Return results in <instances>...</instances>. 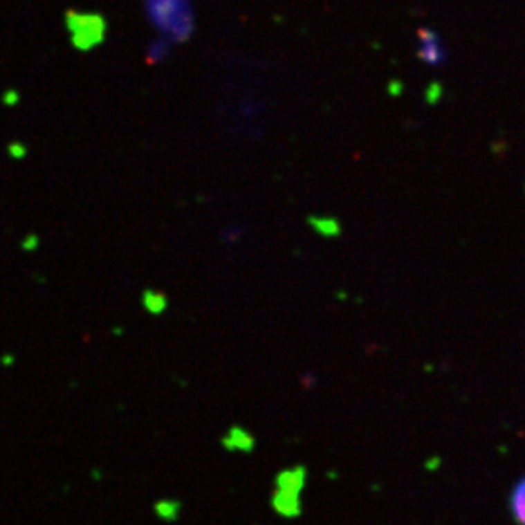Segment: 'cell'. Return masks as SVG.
I'll list each match as a JSON object with an SVG mask.
<instances>
[{
  "mask_svg": "<svg viewBox=\"0 0 525 525\" xmlns=\"http://www.w3.org/2000/svg\"><path fill=\"white\" fill-rule=\"evenodd\" d=\"M439 98H442V87H440L439 84H432L427 91V101L435 102Z\"/></svg>",
  "mask_w": 525,
  "mask_h": 525,
  "instance_id": "obj_6",
  "label": "cell"
},
{
  "mask_svg": "<svg viewBox=\"0 0 525 525\" xmlns=\"http://www.w3.org/2000/svg\"><path fill=\"white\" fill-rule=\"evenodd\" d=\"M147 12L160 31L174 39L188 38L193 31V9L190 0H147Z\"/></svg>",
  "mask_w": 525,
  "mask_h": 525,
  "instance_id": "obj_1",
  "label": "cell"
},
{
  "mask_svg": "<svg viewBox=\"0 0 525 525\" xmlns=\"http://www.w3.org/2000/svg\"><path fill=\"white\" fill-rule=\"evenodd\" d=\"M304 488V469L295 468L282 472L277 479V491L273 497V506L285 517H295L299 513V493Z\"/></svg>",
  "mask_w": 525,
  "mask_h": 525,
  "instance_id": "obj_2",
  "label": "cell"
},
{
  "mask_svg": "<svg viewBox=\"0 0 525 525\" xmlns=\"http://www.w3.org/2000/svg\"><path fill=\"white\" fill-rule=\"evenodd\" d=\"M508 512L517 525H525V476L520 477L510 490Z\"/></svg>",
  "mask_w": 525,
  "mask_h": 525,
  "instance_id": "obj_4",
  "label": "cell"
},
{
  "mask_svg": "<svg viewBox=\"0 0 525 525\" xmlns=\"http://www.w3.org/2000/svg\"><path fill=\"white\" fill-rule=\"evenodd\" d=\"M309 222L319 234H322V236H326V237L338 236L341 230L340 223H338V220H334V219H315L314 217V219H311Z\"/></svg>",
  "mask_w": 525,
  "mask_h": 525,
  "instance_id": "obj_5",
  "label": "cell"
},
{
  "mask_svg": "<svg viewBox=\"0 0 525 525\" xmlns=\"http://www.w3.org/2000/svg\"><path fill=\"white\" fill-rule=\"evenodd\" d=\"M418 39H420V50H418L420 60H423L430 67H440L445 64V50L435 31L421 28L418 31Z\"/></svg>",
  "mask_w": 525,
  "mask_h": 525,
  "instance_id": "obj_3",
  "label": "cell"
}]
</instances>
